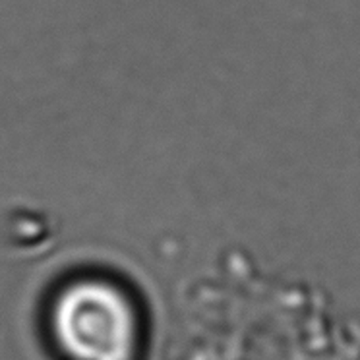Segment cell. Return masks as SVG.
<instances>
[{
  "label": "cell",
  "mask_w": 360,
  "mask_h": 360,
  "mask_svg": "<svg viewBox=\"0 0 360 360\" xmlns=\"http://www.w3.org/2000/svg\"><path fill=\"white\" fill-rule=\"evenodd\" d=\"M51 331L70 360H134L140 318L117 283L87 277L66 285L55 298Z\"/></svg>",
  "instance_id": "cell-1"
}]
</instances>
